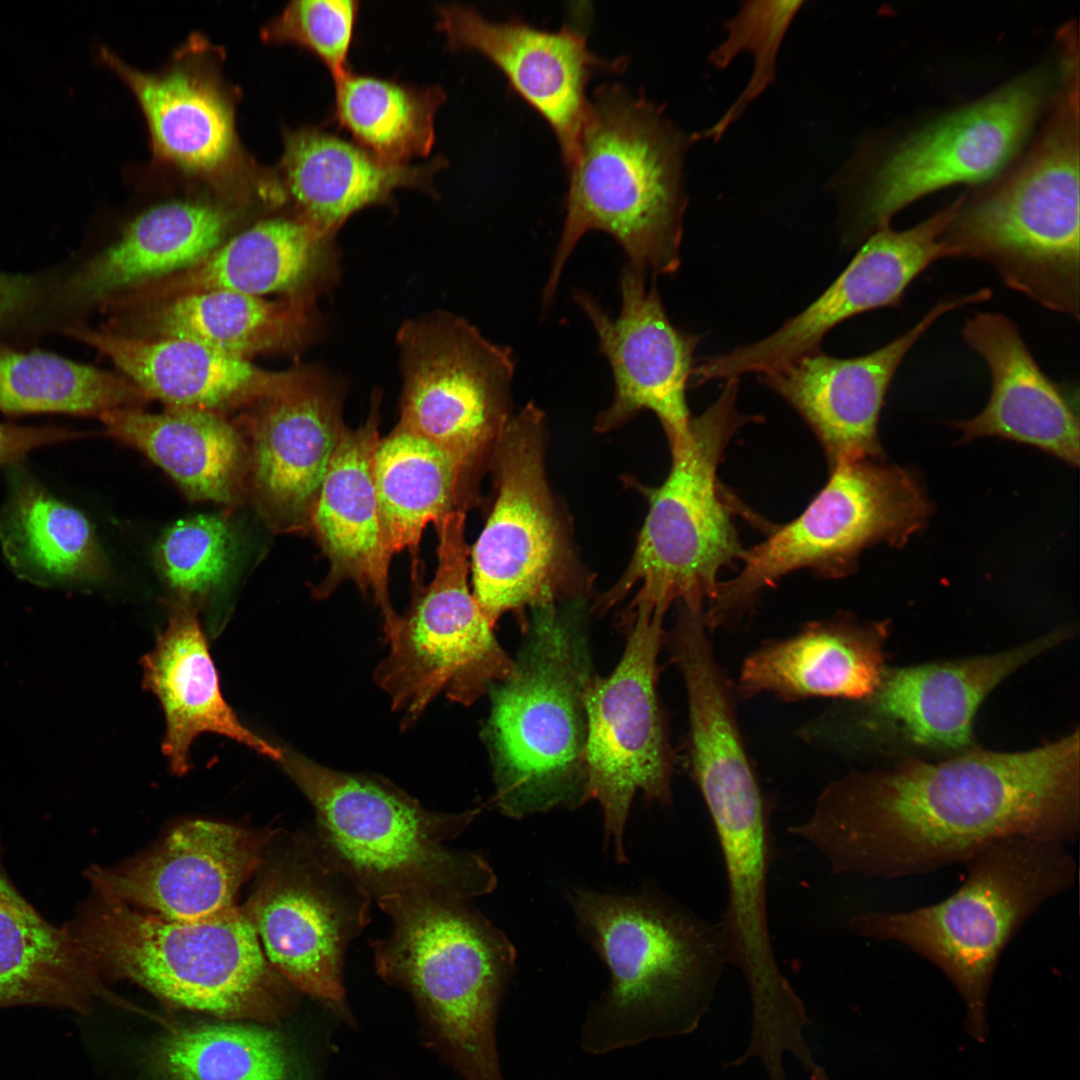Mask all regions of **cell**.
Returning <instances> with one entry per match:
<instances>
[{
  "instance_id": "ac0fdd59",
  "label": "cell",
  "mask_w": 1080,
  "mask_h": 1080,
  "mask_svg": "<svg viewBox=\"0 0 1080 1080\" xmlns=\"http://www.w3.org/2000/svg\"><path fill=\"white\" fill-rule=\"evenodd\" d=\"M961 198L909 229L898 231L888 225L874 231L818 299L768 337L704 360L694 368L695 382L776 370L818 351L826 333L842 321L899 306L918 275L948 258L941 239Z\"/></svg>"
},
{
  "instance_id": "74e56055",
  "label": "cell",
  "mask_w": 1080,
  "mask_h": 1080,
  "mask_svg": "<svg viewBox=\"0 0 1080 1080\" xmlns=\"http://www.w3.org/2000/svg\"><path fill=\"white\" fill-rule=\"evenodd\" d=\"M102 57L134 92L159 155L192 172H210L229 158L231 113L209 84L183 70L142 73L104 49Z\"/></svg>"
},
{
  "instance_id": "4fadbf2b",
  "label": "cell",
  "mask_w": 1080,
  "mask_h": 1080,
  "mask_svg": "<svg viewBox=\"0 0 1080 1080\" xmlns=\"http://www.w3.org/2000/svg\"><path fill=\"white\" fill-rule=\"evenodd\" d=\"M1048 92L1046 73L1029 72L918 131L860 179L834 175L828 186L845 203L846 241L865 240L929 193L1000 173L1020 152Z\"/></svg>"
},
{
  "instance_id": "8d00e7d4",
  "label": "cell",
  "mask_w": 1080,
  "mask_h": 1080,
  "mask_svg": "<svg viewBox=\"0 0 1080 1080\" xmlns=\"http://www.w3.org/2000/svg\"><path fill=\"white\" fill-rule=\"evenodd\" d=\"M372 473L385 549L391 558L408 551L412 577L419 576L425 528L453 511L466 512L477 496L439 448L399 426L379 439Z\"/></svg>"
},
{
  "instance_id": "e575fe53",
  "label": "cell",
  "mask_w": 1080,
  "mask_h": 1080,
  "mask_svg": "<svg viewBox=\"0 0 1080 1080\" xmlns=\"http://www.w3.org/2000/svg\"><path fill=\"white\" fill-rule=\"evenodd\" d=\"M99 418L112 437L141 451L190 498L230 504L238 496L248 454L239 430L219 412L120 407Z\"/></svg>"
},
{
  "instance_id": "bcb514c9",
  "label": "cell",
  "mask_w": 1080,
  "mask_h": 1080,
  "mask_svg": "<svg viewBox=\"0 0 1080 1080\" xmlns=\"http://www.w3.org/2000/svg\"><path fill=\"white\" fill-rule=\"evenodd\" d=\"M37 289L32 277L0 272V321L29 304Z\"/></svg>"
},
{
  "instance_id": "1f68e13d",
  "label": "cell",
  "mask_w": 1080,
  "mask_h": 1080,
  "mask_svg": "<svg viewBox=\"0 0 1080 1080\" xmlns=\"http://www.w3.org/2000/svg\"><path fill=\"white\" fill-rule=\"evenodd\" d=\"M3 856L0 832V1009L40 1005L88 1013L97 999L117 1003L65 927L19 891Z\"/></svg>"
},
{
  "instance_id": "cb8c5ba5",
  "label": "cell",
  "mask_w": 1080,
  "mask_h": 1080,
  "mask_svg": "<svg viewBox=\"0 0 1080 1080\" xmlns=\"http://www.w3.org/2000/svg\"><path fill=\"white\" fill-rule=\"evenodd\" d=\"M1051 113L1033 144L1000 180L964 199L974 222L1019 239L1079 238V49L1061 46Z\"/></svg>"
},
{
  "instance_id": "d4e9b609",
  "label": "cell",
  "mask_w": 1080,
  "mask_h": 1080,
  "mask_svg": "<svg viewBox=\"0 0 1080 1080\" xmlns=\"http://www.w3.org/2000/svg\"><path fill=\"white\" fill-rule=\"evenodd\" d=\"M340 274L335 236L294 215L263 220L191 267L129 289L108 304L138 308L205 291L317 299Z\"/></svg>"
},
{
  "instance_id": "e0dca14e",
  "label": "cell",
  "mask_w": 1080,
  "mask_h": 1080,
  "mask_svg": "<svg viewBox=\"0 0 1080 1080\" xmlns=\"http://www.w3.org/2000/svg\"><path fill=\"white\" fill-rule=\"evenodd\" d=\"M1059 629L1002 652L950 662L885 669L868 697L836 700L802 726L814 749L855 757L886 723H899L911 739L933 747L970 744L972 722L984 698L1008 675L1063 641Z\"/></svg>"
},
{
  "instance_id": "7402d4cb",
  "label": "cell",
  "mask_w": 1080,
  "mask_h": 1080,
  "mask_svg": "<svg viewBox=\"0 0 1080 1080\" xmlns=\"http://www.w3.org/2000/svg\"><path fill=\"white\" fill-rule=\"evenodd\" d=\"M992 297L988 288L937 302L912 328L883 347L854 358L819 350L761 374L821 443L830 468L840 461L880 460L878 422L886 393L905 356L943 315Z\"/></svg>"
},
{
  "instance_id": "5b68a950",
  "label": "cell",
  "mask_w": 1080,
  "mask_h": 1080,
  "mask_svg": "<svg viewBox=\"0 0 1080 1080\" xmlns=\"http://www.w3.org/2000/svg\"><path fill=\"white\" fill-rule=\"evenodd\" d=\"M510 675L489 688L482 737L500 811L522 818L588 800L586 633L557 606L532 610Z\"/></svg>"
},
{
  "instance_id": "60d3db41",
  "label": "cell",
  "mask_w": 1080,
  "mask_h": 1080,
  "mask_svg": "<svg viewBox=\"0 0 1080 1080\" xmlns=\"http://www.w3.org/2000/svg\"><path fill=\"white\" fill-rule=\"evenodd\" d=\"M167 1080H288L289 1062L280 1037L250 1022L175 1028L153 1051Z\"/></svg>"
},
{
  "instance_id": "44dd1931",
  "label": "cell",
  "mask_w": 1080,
  "mask_h": 1080,
  "mask_svg": "<svg viewBox=\"0 0 1080 1080\" xmlns=\"http://www.w3.org/2000/svg\"><path fill=\"white\" fill-rule=\"evenodd\" d=\"M343 399V384L328 371L296 366L279 391L256 404L248 465L257 501L279 530H310L312 510L346 428Z\"/></svg>"
},
{
  "instance_id": "6da1fadb",
  "label": "cell",
  "mask_w": 1080,
  "mask_h": 1080,
  "mask_svg": "<svg viewBox=\"0 0 1080 1080\" xmlns=\"http://www.w3.org/2000/svg\"><path fill=\"white\" fill-rule=\"evenodd\" d=\"M1080 735L1021 752L852 769L788 832L833 875L895 879L965 862L1010 837L1070 844L1080 832Z\"/></svg>"
},
{
  "instance_id": "52a82bcc",
  "label": "cell",
  "mask_w": 1080,
  "mask_h": 1080,
  "mask_svg": "<svg viewBox=\"0 0 1080 1080\" xmlns=\"http://www.w3.org/2000/svg\"><path fill=\"white\" fill-rule=\"evenodd\" d=\"M276 761L312 805L321 844L372 899L429 893L469 901L495 888L480 854L448 846L478 809L429 810L384 777L335 770L283 747Z\"/></svg>"
},
{
  "instance_id": "b9f144b4",
  "label": "cell",
  "mask_w": 1080,
  "mask_h": 1080,
  "mask_svg": "<svg viewBox=\"0 0 1080 1080\" xmlns=\"http://www.w3.org/2000/svg\"><path fill=\"white\" fill-rule=\"evenodd\" d=\"M803 1H745L738 13L725 24L726 38L709 55L710 64L727 68L742 51L753 54L751 78L743 92L712 127L695 133L696 140L717 142L746 107L775 81L776 61L784 36L800 11Z\"/></svg>"
},
{
  "instance_id": "603a6c76",
  "label": "cell",
  "mask_w": 1080,
  "mask_h": 1080,
  "mask_svg": "<svg viewBox=\"0 0 1080 1080\" xmlns=\"http://www.w3.org/2000/svg\"><path fill=\"white\" fill-rule=\"evenodd\" d=\"M437 15L449 48L486 56L549 123L569 169L577 154L590 77L602 69L617 70L623 62L593 53L585 32L575 24L550 31L518 18L490 21L460 4L441 5Z\"/></svg>"
},
{
  "instance_id": "5bb4252c",
  "label": "cell",
  "mask_w": 1080,
  "mask_h": 1080,
  "mask_svg": "<svg viewBox=\"0 0 1080 1080\" xmlns=\"http://www.w3.org/2000/svg\"><path fill=\"white\" fill-rule=\"evenodd\" d=\"M397 345L403 383L397 426L439 448L477 489L512 417V350L448 312L406 321Z\"/></svg>"
},
{
  "instance_id": "7c38bea8",
  "label": "cell",
  "mask_w": 1080,
  "mask_h": 1080,
  "mask_svg": "<svg viewBox=\"0 0 1080 1080\" xmlns=\"http://www.w3.org/2000/svg\"><path fill=\"white\" fill-rule=\"evenodd\" d=\"M465 518L466 512L457 510L434 525V578L425 586L413 580L410 605L385 639L389 653L375 671L402 728L415 723L440 694L473 704L514 667L468 585Z\"/></svg>"
},
{
  "instance_id": "8fae6325",
  "label": "cell",
  "mask_w": 1080,
  "mask_h": 1080,
  "mask_svg": "<svg viewBox=\"0 0 1080 1080\" xmlns=\"http://www.w3.org/2000/svg\"><path fill=\"white\" fill-rule=\"evenodd\" d=\"M545 416L528 403L512 415L497 445L496 498L469 552L473 597L489 624L526 608L581 600L591 581L579 568L545 470Z\"/></svg>"
},
{
  "instance_id": "8992f818",
  "label": "cell",
  "mask_w": 1080,
  "mask_h": 1080,
  "mask_svg": "<svg viewBox=\"0 0 1080 1080\" xmlns=\"http://www.w3.org/2000/svg\"><path fill=\"white\" fill-rule=\"evenodd\" d=\"M467 902L429 893L380 898L391 932L370 947L377 974L411 996L456 1072L464 1080H503L496 1022L515 951Z\"/></svg>"
},
{
  "instance_id": "7bdbcfd3",
  "label": "cell",
  "mask_w": 1080,
  "mask_h": 1080,
  "mask_svg": "<svg viewBox=\"0 0 1080 1080\" xmlns=\"http://www.w3.org/2000/svg\"><path fill=\"white\" fill-rule=\"evenodd\" d=\"M233 544L231 526L224 517L196 515L164 531L155 548V560L169 586L189 599L223 579Z\"/></svg>"
},
{
  "instance_id": "83f0119b",
  "label": "cell",
  "mask_w": 1080,
  "mask_h": 1080,
  "mask_svg": "<svg viewBox=\"0 0 1080 1080\" xmlns=\"http://www.w3.org/2000/svg\"><path fill=\"white\" fill-rule=\"evenodd\" d=\"M887 624L848 613L815 620L789 637L769 640L743 661L738 699L770 694L782 702L870 696L886 669Z\"/></svg>"
},
{
  "instance_id": "4316f807",
  "label": "cell",
  "mask_w": 1080,
  "mask_h": 1080,
  "mask_svg": "<svg viewBox=\"0 0 1080 1080\" xmlns=\"http://www.w3.org/2000/svg\"><path fill=\"white\" fill-rule=\"evenodd\" d=\"M379 400L375 394L363 424L343 431L312 510L309 531L329 562L328 574L314 594L325 598L342 582L352 581L379 608L386 639L399 616L389 596L391 557L383 541L372 473L380 439Z\"/></svg>"
},
{
  "instance_id": "277c9868",
  "label": "cell",
  "mask_w": 1080,
  "mask_h": 1080,
  "mask_svg": "<svg viewBox=\"0 0 1080 1080\" xmlns=\"http://www.w3.org/2000/svg\"><path fill=\"white\" fill-rule=\"evenodd\" d=\"M573 904L611 973L582 1048L603 1054L692 1032L728 963L718 923L646 897L576 890Z\"/></svg>"
},
{
  "instance_id": "836d02e7",
  "label": "cell",
  "mask_w": 1080,
  "mask_h": 1080,
  "mask_svg": "<svg viewBox=\"0 0 1080 1080\" xmlns=\"http://www.w3.org/2000/svg\"><path fill=\"white\" fill-rule=\"evenodd\" d=\"M231 222L228 211L209 203L171 201L152 207L71 277L68 296L84 304L106 303L185 270L221 245Z\"/></svg>"
},
{
  "instance_id": "d6986e66",
  "label": "cell",
  "mask_w": 1080,
  "mask_h": 1080,
  "mask_svg": "<svg viewBox=\"0 0 1080 1080\" xmlns=\"http://www.w3.org/2000/svg\"><path fill=\"white\" fill-rule=\"evenodd\" d=\"M277 831L196 819L176 827L155 848L125 863L91 865L92 892L130 907L178 920L225 913L258 870Z\"/></svg>"
},
{
  "instance_id": "f6af8a7d",
  "label": "cell",
  "mask_w": 1080,
  "mask_h": 1080,
  "mask_svg": "<svg viewBox=\"0 0 1080 1080\" xmlns=\"http://www.w3.org/2000/svg\"><path fill=\"white\" fill-rule=\"evenodd\" d=\"M86 434L61 426H20L0 423V465L20 464L31 451L81 438Z\"/></svg>"
},
{
  "instance_id": "3957f363",
  "label": "cell",
  "mask_w": 1080,
  "mask_h": 1080,
  "mask_svg": "<svg viewBox=\"0 0 1080 1080\" xmlns=\"http://www.w3.org/2000/svg\"><path fill=\"white\" fill-rule=\"evenodd\" d=\"M104 976L223 1021L279 1024L297 990L269 963L245 909L194 921L160 917L92 892L62 924Z\"/></svg>"
},
{
  "instance_id": "2e32d148",
  "label": "cell",
  "mask_w": 1080,
  "mask_h": 1080,
  "mask_svg": "<svg viewBox=\"0 0 1080 1080\" xmlns=\"http://www.w3.org/2000/svg\"><path fill=\"white\" fill-rule=\"evenodd\" d=\"M371 902L317 836H292L245 909L271 966L298 992L338 1005L345 953Z\"/></svg>"
},
{
  "instance_id": "7a4b0ae2",
  "label": "cell",
  "mask_w": 1080,
  "mask_h": 1080,
  "mask_svg": "<svg viewBox=\"0 0 1080 1080\" xmlns=\"http://www.w3.org/2000/svg\"><path fill=\"white\" fill-rule=\"evenodd\" d=\"M695 141L644 96L619 84L595 89L568 169L566 215L543 305L553 300L568 259L589 231L612 236L640 272L656 277L678 269L687 204L683 163Z\"/></svg>"
},
{
  "instance_id": "ba28073f",
  "label": "cell",
  "mask_w": 1080,
  "mask_h": 1080,
  "mask_svg": "<svg viewBox=\"0 0 1080 1080\" xmlns=\"http://www.w3.org/2000/svg\"><path fill=\"white\" fill-rule=\"evenodd\" d=\"M1067 845L1034 837L995 841L964 862V883L943 901L858 912L847 926L864 938L902 944L939 968L964 1001L968 1033L984 1041L987 999L1004 949L1042 904L1076 881Z\"/></svg>"
},
{
  "instance_id": "9a60e30c",
  "label": "cell",
  "mask_w": 1080,
  "mask_h": 1080,
  "mask_svg": "<svg viewBox=\"0 0 1080 1080\" xmlns=\"http://www.w3.org/2000/svg\"><path fill=\"white\" fill-rule=\"evenodd\" d=\"M665 616L637 613L620 628L623 654L608 676L596 673L585 688L587 796L603 810L606 844L625 861L624 831L632 800H673L674 752L657 683Z\"/></svg>"
},
{
  "instance_id": "d6a6232c",
  "label": "cell",
  "mask_w": 1080,
  "mask_h": 1080,
  "mask_svg": "<svg viewBox=\"0 0 1080 1080\" xmlns=\"http://www.w3.org/2000/svg\"><path fill=\"white\" fill-rule=\"evenodd\" d=\"M315 301L304 296L267 300L231 291L197 292L138 307L135 334L129 335L189 339L246 359L294 352L318 331Z\"/></svg>"
},
{
  "instance_id": "ab89813d",
  "label": "cell",
  "mask_w": 1080,
  "mask_h": 1080,
  "mask_svg": "<svg viewBox=\"0 0 1080 1080\" xmlns=\"http://www.w3.org/2000/svg\"><path fill=\"white\" fill-rule=\"evenodd\" d=\"M147 396L128 378L44 351L0 347V412L100 416Z\"/></svg>"
},
{
  "instance_id": "ee69618b",
  "label": "cell",
  "mask_w": 1080,
  "mask_h": 1080,
  "mask_svg": "<svg viewBox=\"0 0 1080 1080\" xmlns=\"http://www.w3.org/2000/svg\"><path fill=\"white\" fill-rule=\"evenodd\" d=\"M359 3L354 0H299L287 5L266 33L270 39L294 42L318 56L336 80L349 71Z\"/></svg>"
},
{
  "instance_id": "d590c367",
  "label": "cell",
  "mask_w": 1080,
  "mask_h": 1080,
  "mask_svg": "<svg viewBox=\"0 0 1080 1080\" xmlns=\"http://www.w3.org/2000/svg\"><path fill=\"white\" fill-rule=\"evenodd\" d=\"M8 467L0 546L13 571L47 586L103 579L107 560L87 517L51 494L21 464Z\"/></svg>"
},
{
  "instance_id": "f546056e",
  "label": "cell",
  "mask_w": 1080,
  "mask_h": 1080,
  "mask_svg": "<svg viewBox=\"0 0 1080 1080\" xmlns=\"http://www.w3.org/2000/svg\"><path fill=\"white\" fill-rule=\"evenodd\" d=\"M445 164L441 157L420 165L387 163L354 142L304 127L286 133L281 171L295 215L336 236L356 212L391 204L398 188L433 192L432 179Z\"/></svg>"
},
{
  "instance_id": "ffe728a7",
  "label": "cell",
  "mask_w": 1080,
  "mask_h": 1080,
  "mask_svg": "<svg viewBox=\"0 0 1080 1080\" xmlns=\"http://www.w3.org/2000/svg\"><path fill=\"white\" fill-rule=\"evenodd\" d=\"M620 294L621 309L615 318L588 293L574 294L596 332L614 381L612 401L597 417L595 429H615L648 410L659 419L670 450L680 447L690 435L686 390L700 337L673 325L655 278L648 285L646 274L628 264L621 272Z\"/></svg>"
},
{
  "instance_id": "4dcf8cb0",
  "label": "cell",
  "mask_w": 1080,
  "mask_h": 1080,
  "mask_svg": "<svg viewBox=\"0 0 1080 1080\" xmlns=\"http://www.w3.org/2000/svg\"><path fill=\"white\" fill-rule=\"evenodd\" d=\"M144 686L159 699L166 718L163 752L178 774L189 768V749L203 732L234 739L277 760L275 746L243 726L225 702L196 612L177 604L155 648L143 659Z\"/></svg>"
},
{
  "instance_id": "484cf974",
  "label": "cell",
  "mask_w": 1080,
  "mask_h": 1080,
  "mask_svg": "<svg viewBox=\"0 0 1080 1080\" xmlns=\"http://www.w3.org/2000/svg\"><path fill=\"white\" fill-rule=\"evenodd\" d=\"M966 345L986 363L991 392L976 416L954 422L962 440L997 436L1079 464L1078 389L1047 376L1016 324L1000 312H979L962 329Z\"/></svg>"
},
{
  "instance_id": "f1b7e54d",
  "label": "cell",
  "mask_w": 1080,
  "mask_h": 1080,
  "mask_svg": "<svg viewBox=\"0 0 1080 1080\" xmlns=\"http://www.w3.org/2000/svg\"><path fill=\"white\" fill-rule=\"evenodd\" d=\"M65 333L106 356L148 399L167 407L219 412L257 404L290 376V369L266 370L189 339L139 337L80 323Z\"/></svg>"
},
{
  "instance_id": "9c48e42d",
  "label": "cell",
  "mask_w": 1080,
  "mask_h": 1080,
  "mask_svg": "<svg viewBox=\"0 0 1080 1080\" xmlns=\"http://www.w3.org/2000/svg\"><path fill=\"white\" fill-rule=\"evenodd\" d=\"M738 381L727 380L718 399L692 417L684 445L671 450V468L656 488H644L648 511L624 573L594 605L606 613L635 590L620 622L637 613L666 616L673 603L703 611L720 570L740 560L732 511L717 478L724 451L751 417L736 408Z\"/></svg>"
},
{
  "instance_id": "30bf717a",
  "label": "cell",
  "mask_w": 1080,
  "mask_h": 1080,
  "mask_svg": "<svg viewBox=\"0 0 1080 1080\" xmlns=\"http://www.w3.org/2000/svg\"><path fill=\"white\" fill-rule=\"evenodd\" d=\"M872 459L831 467L826 485L806 509L761 543L744 549L737 576L719 582L703 610L709 631L737 625L760 594L791 572L847 576L860 553L878 543L903 546L925 527L931 504L909 470Z\"/></svg>"
},
{
  "instance_id": "f35d334b",
  "label": "cell",
  "mask_w": 1080,
  "mask_h": 1080,
  "mask_svg": "<svg viewBox=\"0 0 1080 1080\" xmlns=\"http://www.w3.org/2000/svg\"><path fill=\"white\" fill-rule=\"evenodd\" d=\"M335 82L333 118L356 144L391 164L427 156L435 142L434 119L446 93L350 70Z\"/></svg>"
}]
</instances>
